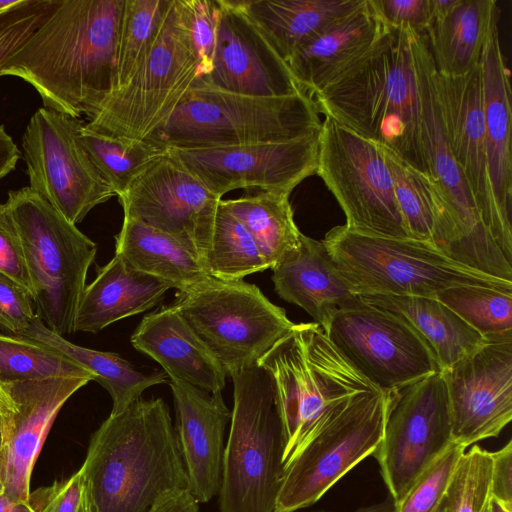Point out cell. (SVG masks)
I'll return each mask as SVG.
<instances>
[{"instance_id":"obj_1","label":"cell","mask_w":512,"mask_h":512,"mask_svg":"<svg viewBox=\"0 0 512 512\" xmlns=\"http://www.w3.org/2000/svg\"><path fill=\"white\" fill-rule=\"evenodd\" d=\"M124 0H62L0 71L40 95L43 107L90 119L115 89Z\"/></svg>"},{"instance_id":"obj_2","label":"cell","mask_w":512,"mask_h":512,"mask_svg":"<svg viewBox=\"0 0 512 512\" xmlns=\"http://www.w3.org/2000/svg\"><path fill=\"white\" fill-rule=\"evenodd\" d=\"M82 467L94 512H150L187 489L177 432L162 398L140 397L110 414L91 436Z\"/></svg>"},{"instance_id":"obj_3","label":"cell","mask_w":512,"mask_h":512,"mask_svg":"<svg viewBox=\"0 0 512 512\" xmlns=\"http://www.w3.org/2000/svg\"><path fill=\"white\" fill-rule=\"evenodd\" d=\"M409 28H389L376 44L312 96L318 112L392 150L428 175L420 131L414 40Z\"/></svg>"},{"instance_id":"obj_4","label":"cell","mask_w":512,"mask_h":512,"mask_svg":"<svg viewBox=\"0 0 512 512\" xmlns=\"http://www.w3.org/2000/svg\"><path fill=\"white\" fill-rule=\"evenodd\" d=\"M257 365L270 376L285 449L283 464L314 432L366 394L380 391L313 323L294 324Z\"/></svg>"},{"instance_id":"obj_5","label":"cell","mask_w":512,"mask_h":512,"mask_svg":"<svg viewBox=\"0 0 512 512\" xmlns=\"http://www.w3.org/2000/svg\"><path fill=\"white\" fill-rule=\"evenodd\" d=\"M311 97H253L198 81L146 140L163 148H208L297 139L321 127Z\"/></svg>"},{"instance_id":"obj_6","label":"cell","mask_w":512,"mask_h":512,"mask_svg":"<svg viewBox=\"0 0 512 512\" xmlns=\"http://www.w3.org/2000/svg\"><path fill=\"white\" fill-rule=\"evenodd\" d=\"M230 377L233 409L222 460L220 512H274L285 440L273 382L258 365Z\"/></svg>"},{"instance_id":"obj_7","label":"cell","mask_w":512,"mask_h":512,"mask_svg":"<svg viewBox=\"0 0 512 512\" xmlns=\"http://www.w3.org/2000/svg\"><path fill=\"white\" fill-rule=\"evenodd\" d=\"M322 241L357 295L436 298L459 285L512 291V282L461 265L428 242L365 234L345 224L333 227Z\"/></svg>"},{"instance_id":"obj_8","label":"cell","mask_w":512,"mask_h":512,"mask_svg":"<svg viewBox=\"0 0 512 512\" xmlns=\"http://www.w3.org/2000/svg\"><path fill=\"white\" fill-rule=\"evenodd\" d=\"M5 203L21 239L37 316L63 337L74 333L97 244L29 186L9 191Z\"/></svg>"},{"instance_id":"obj_9","label":"cell","mask_w":512,"mask_h":512,"mask_svg":"<svg viewBox=\"0 0 512 512\" xmlns=\"http://www.w3.org/2000/svg\"><path fill=\"white\" fill-rule=\"evenodd\" d=\"M197 79L199 65L177 0H171L142 66L106 96L85 126L107 136L146 140L167 122Z\"/></svg>"},{"instance_id":"obj_10","label":"cell","mask_w":512,"mask_h":512,"mask_svg":"<svg viewBox=\"0 0 512 512\" xmlns=\"http://www.w3.org/2000/svg\"><path fill=\"white\" fill-rule=\"evenodd\" d=\"M228 376L255 366L292 329L285 311L254 284L211 278L173 304Z\"/></svg>"},{"instance_id":"obj_11","label":"cell","mask_w":512,"mask_h":512,"mask_svg":"<svg viewBox=\"0 0 512 512\" xmlns=\"http://www.w3.org/2000/svg\"><path fill=\"white\" fill-rule=\"evenodd\" d=\"M397 391L366 394L301 444L284 465L274 512L311 506L372 455L382 440Z\"/></svg>"},{"instance_id":"obj_12","label":"cell","mask_w":512,"mask_h":512,"mask_svg":"<svg viewBox=\"0 0 512 512\" xmlns=\"http://www.w3.org/2000/svg\"><path fill=\"white\" fill-rule=\"evenodd\" d=\"M316 174L345 213L346 227L376 236L410 238L379 144L325 117L319 130Z\"/></svg>"},{"instance_id":"obj_13","label":"cell","mask_w":512,"mask_h":512,"mask_svg":"<svg viewBox=\"0 0 512 512\" xmlns=\"http://www.w3.org/2000/svg\"><path fill=\"white\" fill-rule=\"evenodd\" d=\"M83 125L79 118L42 107L22 137L29 188L75 225L115 196L80 144Z\"/></svg>"},{"instance_id":"obj_14","label":"cell","mask_w":512,"mask_h":512,"mask_svg":"<svg viewBox=\"0 0 512 512\" xmlns=\"http://www.w3.org/2000/svg\"><path fill=\"white\" fill-rule=\"evenodd\" d=\"M348 363L383 392L400 390L440 367L421 336L395 314L359 299L324 331Z\"/></svg>"},{"instance_id":"obj_15","label":"cell","mask_w":512,"mask_h":512,"mask_svg":"<svg viewBox=\"0 0 512 512\" xmlns=\"http://www.w3.org/2000/svg\"><path fill=\"white\" fill-rule=\"evenodd\" d=\"M447 387L440 371L398 390L373 456L399 502L417 477L453 442Z\"/></svg>"},{"instance_id":"obj_16","label":"cell","mask_w":512,"mask_h":512,"mask_svg":"<svg viewBox=\"0 0 512 512\" xmlns=\"http://www.w3.org/2000/svg\"><path fill=\"white\" fill-rule=\"evenodd\" d=\"M211 193L234 189L289 194L316 173L319 131L289 141L208 148H166Z\"/></svg>"},{"instance_id":"obj_17","label":"cell","mask_w":512,"mask_h":512,"mask_svg":"<svg viewBox=\"0 0 512 512\" xmlns=\"http://www.w3.org/2000/svg\"><path fill=\"white\" fill-rule=\"evenodd\" d=\"M117 197L124 216L169 234L204 264L221 198L167 152L152 161Z\"/></svg>"},{"instance_id":"obj_18","label":"cell","mask_w":512,"mask_h":512,"mask_svg":"<svg viewBox=\"0 0 512 512\" xmlns=\"http://www.w3.org/2000/svg\"><path fill=\"white\" fill-rule=\"evenodd\" d=\"M440 372L449 397L452 442L467 448L497 437L512 419V335L485 340Z\"/></svg>"},{"instance_id":"obj_19","label":"cell","mask_w":512,"mask_h":512,"mask_svg":"<svg viewBox=\"0 0 512 512\" xmlns=\"http://www.w3.org/2000/svg\"><path fill=\"white\" fill-rule=\"evenodd\" d=\"M437 88L453 158L483 224L512 263V228L500 217L488 173L480 65L457 77L437 72Z\"/></svg>"},{"instance_id":"obj_20","label":"cell","mask_w":512,"mask_h":512,"mask_svg":"<svg viewBox=\"0 0 512 512\" xmlns=\"http://www.w3.org/2000/svg\"><path fill=\"white\" fill-rule=\"evenodd\" d=\"M219 2L221 12L212 69L197 81L221 91L253 97L305 94L240 0Z\"/></svg>"},{"instance_id":"obj_21","label":"cell","mask_w":512,"mask_h":512,"mask_svg":"<svg viewBox=\"0 0 512 512\" xmlns=\"http://www.w3.org/2000/svg\"><path fill=\"white\" fill-rule=\"evenodd\" d=\"M91 380L59 377L4 384L17 406L5 436V493L8 500L30 504L34 465L49 430L67 400Z\"/></svg>"},{"instance_id":"obj_22","label":"cell","mask_w":512,"mask_h":512,"mask_svg":"<svg viewBox=\"0 0 512 512\" xmlns=\"http://www.w3.org/2000/svg\"><path fill=\"white\" fill-rule=\"evenodd\" d=\"M175 427L187 475V489L197 503L219 494L225 428L231 419L220 393H209L180 380H170Z\"/></svg>"},{"instance_id":"obj_23","label":"cell","mask_w":512,"mask_h":512,"mask_svg":"<svg viewBox=\"0 0 512 512\" xmlns=\"http://www.w3.org/2000/svg\"><path fill=\"white\" fill-rule=\"evenodd\" d=\"M131 343L158 362L170 380L209 393H220L225 387V369L173 304L144 316Z\"/></svg>"},{"instance_id":"obj_24","label":"cell","mask_w":512,"mask_h":512,"mask_svg":"<svg viewBox=\"0 0 512 512\" xmlns=\"http://www.w3.org/2000/svg\"><path fill=\"white\" fill-rule=\"evenodd\" d=\"M272 270L279 297L304 309L324 331L339 310L359 299L336 268L323 241L304 234L298 246Z\"/></svg>"},{"instance_id":"obj_25","label":"cell","mask_w":512,"mask_h":512,"mask_svg":"<svg viewBox=\"0 0 512 512\" xmlns=\"http://www.w3.org/2000/svg\"><path fill=\"white\" fill-rule=\"evenodd\" d=\"M388 27L369 0L299 47L286 64L305 94L312 96L368 52Z\"/></svg>"},{"instance_id":"obj_26","label":"cell","mask_w":512,"mask_h":512,"mask_svg":"<svg viewBox=\"0 0 512 512\" xmlns=\"http://www.w3.org/2000/svg\"><path fill=\"white\" fill-rule=\"evenodd\" d=\"M480 68L489 179L500 217L512 228L511 86L498 24L486 42Z\"/></svg>"},{"instance_id":"obj_27","label":"cell","mask_w":512,"mask_h":512,"mask_svg":"<svg viewBox=\"0 0 512 512\" xmlns=\"http://www.w3.org/2000/svg\"><path fill=\"white\" fill-rule=\"evenodd\" d=\"M170 288L168 282L136 270L114 254L86 285L75 315V332L98 333L116 321L144 312Z\"/></svg>"},{"instance_id":"obj_28","label":"cell","mask_w":512,"mask_h":512,"mask_svg":"<svg viewBox=\"0 0 512 512\" xmlns=\"http://www.w3.org/2000/svg\"><path fill=\"white\" fill-rule=\"evenodd\" d=\"M365 0H240L265 39L285 62L293 53Z\"/></svg>"},{"instance_id":"obj_29","label":"cell","mask_w":512,"mask_h":512,"mask_svg":"<svg viewBox=\"0 0 512 512\" xmlns=\"http://www.w3.org/2000/svg\"><path fill=\"white\" fill-rule=\"evenodd\" d=\"M498 18L494 0H459L447 14L432 20L426 37L437 72L457 77L480 65Z\"/></svg>"},{"instance_id":"obj_30","label":"cell","mask_w":512,"mask_h":512,"mask_svg":"<svg viewBox=\"0 0 512 512\" xmlns=\"http://www.w3.org/2000/svg\"><path fill=\"white\" fill-rule=\"evenodd\" d=\"M409 324L432 351L440 371L479 348L485 339L437 298L397 295H359Z\"/></svg>"},{"instance_id":"obj_31","label":"cell","mask_w":512,"mask_h":512,"mask_svg":"<svg viewBox=\"0 0 512 512\" xmlns=\"http://www.w3.org/2000/svg\"><path fill=\"white\" fill-rule=\"evenodd\" d=\"M115 254L136 270L168 282L178 292L212 278L200 260L174 237L127 216L115 237Z\"/></svg>"},{"instance_id":"obj_32","label":"cell","mask_w":512,"mask_h":512,"mask_svg":"<svg viewBox=\"0 0 512 512\" xmlns=\"http://www.w3.org/2000/svg\"><path fill=\"white\" fill-rule=\"evenodd\" d=\"M22 336L49 345L92 373L94 381L101 384L111 396V415L122 412L140 398L147 388L168 382L165 372L144 373L136 370L130 362L116 353L98 351L70 342L50 330L38 316Z\"/></svg>"},{"instance_id":"obj_33","label":"cell","mask_w":512,"mask_h":512,"mask_svg":"<svg viewBox=\"0 0 512 512\" xmlns=\"http://www.w3.org/2000/svg\"><path fill=\"white\" fill-rule=\"evenodd\" d=\"M289 196L260 191L220 201L245 226L271 269L298 246L302 234L294 221Z\"/></svg>"},{"instance_id":"obj_34","label":"cell","mask_w":512,"mask_h":512,"mask_svg":"<svg viewBox=\"0 0 512 512\" xmlns=\"http://www.w3.org/2000/svg\"><path fill=\"white\" fill-rule=\"evenodd\" d=\"M79 141L92 164L118 196L166 149L147 140L112 137L85 126Z\"/></svg>"},{"instance_id":"obj_35","label":"cell","mask_w":512,"mask_h":512,"mask_svg":"<svg viewBox=\"0 0 512 512\" xmlns=\"http://www.w3.org/2000/svg\"><path fill=\"white\" fill-rule=\"evenodd\" d=\"M95 377L86 368L40 341L0 332V383L49 378Z\"/></svg>"},{"instance_id":"obj_36","label":"cell","mask_w":512,"mask_h":512,"mask_svg":"<svg viewBox=\"0 0 512 512\" xmlns=\"http://www.w3.org/2000/svg\"><path fill=\"white\" fill-rule=\"evenodd\" d=\"M203 265L211 277L225 281L243 280L250 274L270 268L251 234L221 202Z\"/></svg>"},{"instance_id":"obj_37","label":"cell","mask_w":512,"mask_h":512,"mask_svg":"<svg viewBox=\"0 0 512 512\" xmlns=\"http://www.w3.org/2000/svg\"><path fill=\"white\" fill-rule=\"evenodd\" d=\"M170 1L124 0L116 53L115 89L124 86L146 60Z\"/></svg>"},{"instance_id":"obj_38","label":"cell","mask_w":512,"mask_h":512,"mask_svg":"<svg viewBox=\"0 0 512 512\" xmlns=\"http://www.w3.org/2000/svg\"><path fill=\"white\" fill-rule=\"evenodd\" d=\"M436 298L485 340L512 335V291L459 285L442 291Z\"/></svg>"},{"instance_id":"obj_39","label":"cell","mask_w":512,"mask_h":512,"mask_svg":"<svg viewBox=\"0 0 512 512\" xmlns=\"http://www.w3.org/2000/svg\"><path fill=\"white\" fill-rule=\"evenodd\" d=\"M491 473V452L477 445L465 451L443 499L445 512H487Z\"/></svg>"},{"instance_id":"obj_40","label":"cell","mask_w":512,"mask_h":512,"mask_svg":"<svg viewBox=\"0 0 512 512\" xmlns=\"http://www.w3.org/2000/svg\"><path fill=\"white\" fill-rule=\"evenodd\" d=\"M466 447L452 443L414 481L396 512H435L442 502Z\"/></svg>"},{"instance_id":"obj_41","label":"cell","mask_w":512,"mask_h":512,"mask_svg":"<svg viewBox=\"0 0 512 512\" xmlns=\"http://www.w3.org/2000/svg\"><path fill=\"white\" fill-rule=\"evenodd\" d=\"M191 52L199 65V79L208 75L216 46L221 6L219 0H177Z\"/></svg>"},{"instance_id":"obj_42","label":"cell","mask_w":512,"mask_h":512,"mask_svg":"<svg viewBox=\"0 0 512 512\" xmlns=\"http://www.w3.org/2000/svg\"><path fill=\"white\" fill-rule=\"evenodd\" d=\"M61 3L62 0H20L0 12V71Z\"/></svg>"},{"instance_id":"obj_43","label":"cell","mask_w":512,"mask_h":512,"mask_svg":"<svg viewBox=\"0 0 512 512\" xmlns=\"http://www.w3.org/2000/svg\"><path fill=\"white\" fill-rule=\"evenodd\" d=\"M37 316L31 293L0 272V330L22 336Z\"/></svg>"},{"instance_id":"obj_44","label":"cell","mask_w":512,"mask_h":512,"mask_svg":"<svg viewBox=\"0 0 512 512\" xmlns=\"http://www.w3.org/2000/svg\"><path fill=\"white\" fill-rule=\"evenodd\" d=\"M381 21L389 28H409L426 36L431 23L430 0H369Z\"/></svg>"},{"instance_id":"obj_45","label":"cell","mask_w":512,"mask_h":512,"mask_svg":"<svg viewBox=\"0 0 512 512\" xmlns=\"http://www.w3.org/2000/svg\"><path fill=\"white\" fill-rule=\"evenodd\" d=\"M0 272L25 287L32 295L21 239L6 203H0Z\"/></svg>"},{"instance_id":"obj_46","label":"cell","mask_w":512,"mask_h":512,"mask_svg":"<svg viewBox=\"0 0 512 512\" xmlns=\"http://www.w3.org/2000/svg\"><path fill=\"white\" fill-rule=\"evenodd\" d=\"M85 485L81 466L69 478L30 493V505L36 512H77Z\"/></svg>"},{"instance_id":"obj_47","label":"cell","mask_w":512,"mask_h":512,"mask_svg":"<svg viewBox=\"0 0 512 512\" xmlns=\"http://www.w3.org/2000/svg\"><path fill=\"white\" fill-rule=\"evenodd\" d=\"M491 456V498L512 512V441Z\"/></svg>"},{"instance_id":"obj_48","label":"cell","mask_w":512,"mask_h":512,"mask_svg":"<svg viewBox=\"0 0 512 512\" xmlns=\"http://www.w3.org/2000/svg\"><path fill=\"white\" fill-rule=\"evenodd\" d=\"M150 512H199V506L186 489L164 498Z\"/></svg>"},{"instance_id":"obj_49","label":"cell","mask_w":512,"mask_h":512,"mask_svg":"<svg viewBox=\"0 0 512 512\" xmlns=\"http://www.w3.org/2000/svg\"><path fill=\"white\" fill-rule=\"evenodd\" d=\"M21 156L20 150L13 139L5 131L3 125L0 126V179L7 176L16 167Z\"/></svg>"},{"instance_id":"obj_50","label":"cell","mask_w":512,"mask_h":512,"mask_svg":"<svg viewBox=\"0 0 512 512\" xmlns=\"http://www.w3.org/2000/svg\"><path fill=\"white\" fill-rule=\"evenodd\" d=\"M16 413V403L6 386L4 384H0V417L3 421L5 435L10 431Z\"/></svg>"},{"instance_id":"obj_51","label":"cell","mask_w":512,"mask_h":512,"mask_svg":"<svg viewBox=\"0 0 512 512\" xmlns=\"http://www.w3.org/2000/svg\"><path fill=\"white\" fill-rule=\"evenodd\" d=\"M314 512H330V511L317 510ZM353 512H396V503L390 496L383 502H380L378 504H373L370 506H366V507H362Z\"/></svg>"},{"instance_id":"obj_52","label":"cell","mask_w":512,"mask_h":512,"mask_svg":"<svg viewBox=\"0 0 512 512\" xmlns=\"http://www.w3.org/2000/svg\"><path fill=\"white\" fill-rule=\"evenodd\" d=\"M0 512H36L32 506L16 504L0 495Z\"/></svg>"},{"instance_id":"obj_53","label":"cell","mask_w":512,"mask_h":512,"mask_svg":"<svg viewBox=\"0 0 512 512\" xmlns=\"http://www.w3.org/2000/svg\"><path fill=\"white\" fill-rule=\"evenodd\" d=\"M77 512H94L92 501L86 483L82 492Z\"/></svg>"},{"instance_id":"obj_54","label":"cell","mask_w":512,"mask_h":512,"mask_svg":"<svg viewBox=\"0 0 512 512\" xmlns=\"http://www.w3.org/2000/svg\"><path fill=\"white\" fill-rule=\"evenodd\" d=\"M5 447L0 455V495L5 493Z\"/></svg>"},{"instance_id":"obj_55","label":"cell","mask_w":512,"mask_h":512,"mask_svg":"<svg viewBox=\"0 0 512 512\" xmlns=\"http://www.w3.org/2000/svg\"><path fill=\"white\" fill-rule=\"evenodd\" d=\"M487 512H510L507 509H505L499 502H497L495 499L491 498L488 510Z\"/></svg>"},{"instance_id":"obj_56","label":"cell","mask_w":512,"mask_h":512,"mask_svg":"<svg viewBox=\"0 0 512 512\" xmlns=\"http://www.w3.org/2000/svg\"><path fill=\"white\" fill-rule=\"evenodd\" d=\"M20 0H0V12H3L14 5H16Z\"/></svg>"},{"instance_id":"obj_57","label":"cell","mask_w":512,"mask_h":512,"mask_svg":"<svg viewBox=\"0 0 512 512\" xmlns=\"http://www.w3.org/2000/svg\"><path fill=\"white\" fill-rule=\"evenodd\" d=\"M5 447V434H4V425L3 421L0 417V455Z\"/></svg>"},{"instance_id":"obj_58","label":"cell","mask_w":512,"mask_h":512,"mask_svg":"<svg viewBox=\"0 0 512 512\" xmlns=\"http://www.w3.org/2000/svg\"><path fill=\"white\" fill-rule=\"evenodd\" d=\"M443 499H444V498H443ZM435 512H445L444 500H442V502L440 503V505L438 506V508L435 510Z\"/></svg>"},{"instance_id":"obj_59","label":"cell","mask_w":512,"mask_h":512,"mask_svg":"<svg viewBox=\"0 0 512 512\" xmlns=\"http://www.w3.org/2000/svg\"><path fill=\"white\" fill-rule=\"evenodd\" d=\"M488 510V509H487Z\"/></svg>"},{"instance_id":"obj_60","label":"cell","mask_w":512,"mask_h":512,"mask_svg":"<svg viewBox=\"0 0 512 512\" xmlns=\"http://www.w3.org/2000/svg\"><path fill=\"white\" fill-rule=\"evenodd\" d=\"M1 384V383H0Z\"/></svg>"}]
</instances>
